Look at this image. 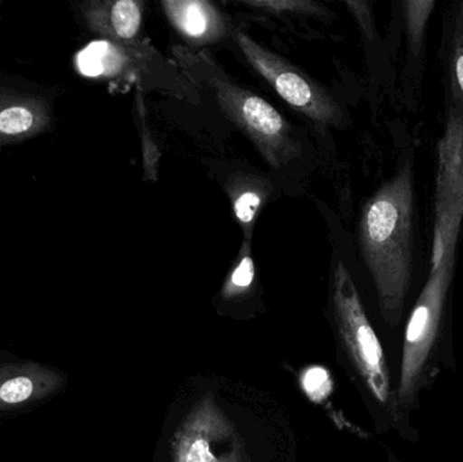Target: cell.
<instances>
[{
	"instance_id": "obj_1",
	"label": "cell",
	"mask_w": 463,
	"mask_h": 462,
	"mask_svg": "<svg viewBox=\"0 0 463 462\" xmlns=\"http://www.w3.org/2000/svg\"><path fill=\"white\" fill-rule=\"evenodd\" d=\"M413 201L412 171L405 165L367 201L359 222L362 255L391 325L402 319L412 282Z\"/></svg>"
},
{
	"instance_id": "obj_2",
	"label": "cell",
	"mask_w": 463,
	"mask_h": 462,
	"mask_svg": "<svg viewBox=\"0 0 463 462\" xmlns=\"http://www.w3.org/2000/svg\"><path fill=\"white\" fill-rule=\"evenodd\" d=\"M176 59L192 76L213 91L214 99L255 144L261 156L274 168L282 167L299 155L298 141L293 130L277 108L250 90L232 81L224 71L205 54L193 56L178 49Z\"/></svg>"
},
{
	"instance_id": "obj_3",
	"label": "cell",
	"mask_w": 463,
	"mask_h": 462,
	"mask_svg": "<svg viewBox=\"0 0 463 462\" xmlns=\"http://www.w3.org/2000/svg\"><path fill=\"white\" fill-rule=\"evenodd\" d=\"M332 298L340 336L359 376L378 403L391 406V372L383 346L364 312L355 284L342 262L335 269Z\"/></svg>"
},
{
	"instance_id": "obj_4",
	"label": "cell",
	"mask_w": 463,
	"mask_h": 462,
	"mask_svg": "<svg viewBox=\"0 0 463 462\" xmlns=\"http://www.w3.org/2000/svg\"><path fill=\"white\" fill-rule=\"evenodd\" d=\"M456 258L457 252H449L437 268L430 270L429 279L408 322L397 390V399L402 406H410L415 399L437 344L449 288L456 268Z\"/></svg>"
},
{
	"instance_id": "obj_5",
	"label": "cell",
	"mask_w": 463,
	"mask_h": 462,
	"mask_svg": "<svg viewBox=\"0 0 463 462\" xmlns=\"http://www.w3.org/2000/svg\"><path fill=\"white\" fill-rule=\"evenodd\" d=\"M431 269L457 252L463 222V114L451 111L438 144Z\"/></svg>"
},
{
	"instance_id": "obj_6",
	"label": "cell",
	"mask_w": 463,
	"mask_h": 462,
	"mask_svg": "<svg viewBox=\"0 0 463 462\" xmlns=\"http://www.w3.org/2000/svg\"><path fill=\"white\" fill-rule=\"evenodd\" d=\"M236 42L250 67L291 108L320 125H334L340 121L336 102L296 65L259 45L244 33H237Z\"/></svg>"
},
{
	"instance_id": "obj_7",
	"label": "cell",
	"mask_w": 463,
	"mask_h": 462,
	"mask_svg": "<svg viewBox=\"0 0 463 462\" xmlns=\"http://www.w3.org/2000/svg\"><path fill=\"white\" fill-rule=\"evenodd\" d=\"M174 462H244V447L222 410L205 403L182 423Z\"/></svg>"
},
{
	"instance_id": "obj_8",
	"label": "cell",
	"mask_w": 463,
	"mask_h": 462,
	"mask_svg": "<svg viewBox=\"0 0 463 462\" xmlns=\"http://www.w3.org/2000/svg\"><path fill=\"white\" fill-rule=\"evenodd\" d=\"M53 125L51 103L40 95L0 87V154L43 135Z\"/></svg>"
},
{
	"instance_id": "obj_9",
	"label": "cell",
	"mask_w": 463,
	"mask_h": 462,
	"mask_svg": "<svg viewBox=\"0 0 463 462\" xmlns=\"http://www.w3.org/2000/svg\"><path fill=\"white\" fill-rule=\"evenodd\" d=\"M62 377L38 363L0 365V411L43 401L61 388Z\"/></svg>"
},
{
	"instance_id": "obj_10",
	"label": "cell",
	"mask_w": 463,
	"mask_h": 462,
	"mask_svg": "<svg viewBox=\"0 0 463 462\" xmlns=\"http://www.w3.org/2000/svg\"><path fill=\"white\" fill-rule=\"evenodd\" d=\"M80 8L87 26L113 42L132 41L140 32L143 5L137 0H97L83 3Z\"/></svg>"
},
{
	"instance_id": "obj_11",
	"label": "cell",
	"mask_w": 463,
	"mask_h": 462,
	"mask_svg": "<svg viewBox=\"0 0 463 462\" xmlns=\"http://www.w3.org/2000/svg\"><path fill=\"white\" fill-rule=\"evenodd\" d=\"M163 10L168 21L187 40L209 43L220 40L225 22L220 11L205 0H165Z\"/></svg>"
},
{
	"instance_id": "obj_12",
	"label": "cell",
	"mask_w": 463,
	"mask_h": 462,
	"mask_svg": "<svg viewBox=\"0 0 463 462\" xmlns=\"http://www.w3.org/2000/svg\"><path fill=\"white\" fill-rule=\"evenodd\" d=\"M78 64L90 78H114L127 68L128 54L119 43L98 41L79 53Z\"/></svg>"
},
{
	"instance_id": "obj_13",
	"label": "cell",
	"mask_w": 463,
	"mask_h": 462,
	"mask_svg": "<svg viewBox=\"0 0 463 462\" xmlns=\"http://www.w3.org/2000/svg\"><path fill=\"white\" fill-rule=\"evenodd\" d=\"M255 274V262L250 255V243H244L240 251L239 259L234 263L230 277L222 288V297L234 298L244 295L252 288Z\"/></svg>"
},
{
	"instance_id": "obj_14",
	"label": "cell",
	"mask_w": 463,
	"mask_h": 462,
	"mask_svg": "<svg viewBox=\"0 0 463 462\" xmlns=\"http://www.w3.org/2000/svg\"><path fill=\"white\" fill-rule=\"evenodd\" d=\"M263 201V192L255 189V187L253 189L240 190L232 198L234 217H236L240 225L244 228L248 240H250L253 222H255L256 216H258L259 209H260Z\"/></svg>"
},
{
	"instance_id": "obj_15",
	"label": "cell",
	"mask_w": 463,
	"mask_h": 462,
	"mask_svg": "<svg viewBox=\"0 0 463 462\" xmlns=\"http://www.w3.org/2000/svg\"><path fill=\"white\" fill-rule=\"evenodd\" d=\"M301 387L310 401L321 403L332 392V380L323 366H310L301 376Z\"/></svg>"
},
{
	"instance_id": "obj_16",
	"label": "cell",
	"mask_w": 463,
	"mask_h": 462,
	"mask_svg": "<svg viewBox=\"0 0 463 462\" xmlns=\"http://www.w3.org/2000/svg\"><path fill=\"white\" fill-rule=\"evenodd\" d=\"M435 2L431 0H412L407 3L408 33H410L411 43L413 48L420 45L421 38L426 30L427 22L431 15Z\"/></svg>"
},
{
	"instance_id": "obj_17",
	"label": "cell",
	"mask_w": 463,
	"mask_h": 462,
	"mask_svg": "<svg viewBox=\"0 0 463 462\" xmlns=\"http://www.w3.org/2000/svg\"><path fill=\"white\" fill-rule=\"evenodd\" d=\"M244 5L250 7L261 8V10L272 11V13H318V5L313 2H302V0H245Z\"/></svg>"
},
{
	"instance_id": "obj_18",
	"label": "cell",
	"mask_w": 463,
	"mask_h": 462,
	"mask_svg": "<svg viewBox=\"0 0 463 462\" xmlns=\"http://www.w3.org/2000/svg\"><path fill=\"white\" fill-rule=\"evenodd\" d=\"M453 60L454 80H456L457 89L459 90L463 97V37L457 41Z\"/></svg>"
},
{
	"instance_id": "obj_19",
	"label": "cell",
	"mask_w": 463,
	"mask_h": 462,
	"mask_svg": "<svg viewBox=\"0 0 463 462\" xmlns=\"http://www.w3.org/2000/svg\"><path fill=\"white\" fill-rule=\"evenodd\" d=\"M348 7L353 10L354 15L358 19L359 24H361L362 29L366 33H372V16H370V11L367 10L366 3L361 2H348Z\"/></svg>"
}]
</instances>
